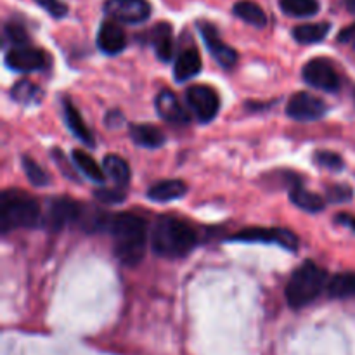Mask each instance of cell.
<instances>
[{
    "mask_svg": "<svg viewBox=\"0 0 355 355\" xmlns=\"http://www.w3.org/2000/svg\"><path fill=\"white\" fill-rule=\"evenodd\" d=\"M328 288V272L312 260H305L300 267L295 269L286 284L288 305L293 309H302L312 304L322 291Z\"/></svg>",
    "mask_w": 355,
    "mask_h": 355,
    "instance_id": "277c9868",
    "label": "cell"
},
{
    "mask_svg": "<svg viewBox=\"0 0 355 355\" xmlns=\"http://www.w3.org/2000/svg\"><path fill=\"white\" fill-rule=\"evenodd\" d=\"M130 137L135 144L142 146V148L156 149L165 144V134L158 127L149 123L130 125Z\"/></svg>",
    "mask_w": 355,
    "mask_h": 355,
    "instance_id": "ffe728a7",
    "label": "cell"
},
{
    "mask_svg": "<svg viewBox=\"0 0 355 355\" xmlns=\"http://www.w3.org/2000/svg\"><path fill=\"white\" fill-rule=\"evenodd\" d=\"M35 2H37L42 9L47 10V12L51 14L52 17H55V19H61V17H64L66 14H68V6H66L62 0H35Z\"/></svg>",
    "mask_w": 355,
    "mask_h": 355,
    "instance_id": "4dcf8cb0",
    "label": "cell"
},
{
    "mask_svg": "<svg viewBox=\"0 0 355 355\" xmlns=\"http://www.w3.org/2000/svg\"><path fill=\"white\" fill-rule=\"evenodd\" d=\"M151 44L155 47L156 58L163 62H168L173 55V33H172V24L162 23L155 24L151 30Z\"/></svg>",
    "mask_w": 355,
    "mask_h": 355,
    "instance_id": "e0dca14e",
    "label": "cell"
},
{
    "mask_svg": "<svg viewBox=\"0 0 355 355\" xmlns=\"http://www.w3.org/2000/svg\"><path fill=\"white\" fill-rule=\"evenodd\" d=\"M342 6L345 7V10H349L350 14L355 16V0H342Z\"/></svg>",
    "mask_w": 355,
    "mask_h": 355,
    "instance_id": "8d00e7d4",
    "label": "cell"
},
{
    "mask_svg": "<svg viewBox=\"0 0 355 355\" xmlns=\"http://www.w3.org/2000/svg\"><path fill=\"white\" fill-rule=\"evenodd\" d=\"M6 64L7 68L17 73H31V71H42V69L49 68L51 64V58L45 51L37 47L28 45H14L9 49L6 54Z\"/></svg>",
    "mask_w": 355,
    "mask_h": 355,
    "instance_id": "52a82bcc",
    "label": "cell"
},
{
    "mask_svg": "<svg viewBox=\"0 0 355 355\" xmlns=\"http://www.w3.org/2000/svg\"><path fill=\"white\" fill-rule=\"evenodd\" d=\"M83 207L71 198H51L47 201V210L42 215V225L51 232L62 231L68 225H80Z\"/></svg>",
    "mask_w": 355,
    "mask_h": 355,
    "instance_id": "5b68a950",
    "label": "cell"
},
{
    "mask_svg": "<svg viewBox=\"0 0 355 355\" xmlns=\"http://www.w3.org/2000/svg\"><path fill=\"white\" fill-rule=\"evenodd\" d=\"M62 113H64V121L66 125H68L69 130H71V134L75 135L78 141H82L83 144L92 148V146L96 144L92 137V132L89 130V127H87L85 121H83L82 114L78 113V110H76L75 104L71 103L69 97H64V99H62Z\"/></svg>",
    "mask_w": 355,
    "mask_h": 355,
    "instance_id": "9a60e30c",
    "label": "cell"
},
{
    "mask_svg": "<svg viewBox=\"0 0 355 355\" xmlns=\"http://www.w3.org/2000/svg\"><path fill=\"white\" fill-rule=\"evenodd\" d=\"M127 193L123 189H99L96 191V198L101 201V203H106V205H114V203H120V201L125 200Z\"/></svg>",
    "mask_w": 355,
    "mask_h": 355,
    "instance_id": "1f68e13d",
    "label": "cell"
},
{
    "mask_svg": "<svg viewBox=\"0 0 355 355\" xmlns=\"http://www.w3.org/2000/svg\"><path fill=\"white\" fill-rule=\"evenodd\" d=\"M198 28H200V33L203 37L205 45L210 51L211 58L218 62V66L229 69L238 62V51L232 49L231 45L225 44L220 38V33H218L217 28L211 23H207V21H200L198 23Z\"/></svg>",
    "mask_w": 355,
    "mask_h": 355,
    "instance_id": "7c38bea8",
    "label": "cell"
},
{
    "mask_svg": "<svg viewBox=\"0 0 355 355\" xmlns=\"http://www.w3.org/2000/svg\"><path fill=\"white\" fill-rule=\"evenodd\" d=\"M71 158L73 163L78 166V170L87 177V179H90L92 182L97 184H103L104 180H106V172H104V168H101L99 163H97L89 153L82 151V149H75V151L71 153Z\"/></svg>",
    "mask_w": 355,
    "mask_h": 355,
    "instance_id": "603a6c76",
    "label": "cell"
},
{
    "mask_svg": "<svg viewBox=\"0 0 355 355\" xmlns=\"http://www.w3.org/2000/svg\"><path fill=\"white\" fill-rule=\"evenodd\" d=\"M328 113V104L311 92H297L288 101L286 114L297 121H315Z\"/></svg>",
    "mask_w": 355,
    "mask_h": 355,
    "instance_id": "8fae6325",
    "label": "cell"
},
{
    "mask_svg": "<svg viewBox=\"0 0 355 355\" xmlns=\"http://www.w3.org/2000/svg\"><path fill=\"white\" fill-rule=\"evenodd\" d=\"M104 12L118 23L141 24L151 17L153 7L149 0H106Z\"/></svg>",
    "mask_w": 355,
    "mask_h": 355,
    "instance_id": "30bf717a",
    "label": "cell"
},
{
    "mask_svg": "<svg viewBox=\"0 0 355 355\" xmlns=\"http://www.w3.org/2000/svg\"><path fill=\"white\" fill-rule=\"evenodd\" d=\"M232 12H234L236 17L255 28H266L267 23H269L266 10L253 0H239V2H236L232 6Z\"/></svg>",
    "mask_w": 355,
    "mask_h": 355,
    "instance_id": "ac0fdd59",
    "label": "cell"
},
{
    "mask_svg": "<svg viewBox=\"0 0 355 355\" xmlns=\"http://www.w3.org/2000/svg\"><path fill=\"white\" fill-rule=\"evenodd\" d=\"M335 222L336 224L343 225V227H349L350 231L355 232V215H350V214H338L335 217Z\"/></svg>",
    "mask_w": 355,
    "mask_h": 355,
    "instance_id": "e575fe53",
    "label": "cell"
},
{
    "mask_svg": "<svg viewBox=\"0 0 355 355\" xmlns=\"http://www.w3.org/2000/svg\"><path fill=\"white\" fill-rule=\"evenodd\" d=\"M23 170L24 173H26L28 180H30L33 186L42 187V186H47V184L51 182L49 173L45 172L40 165H37V162H35L33 158H30V156L26 155L23 156Z\"/></svg>",
    "mask_w": 355,
    "mask_h": 355,
    "instance_id": "83f0119b",
    "label": "cell"
},
{
    "mask_svg": "<svg viewBox=\"0 0 355 355\" xmlns=\"http://www.w3.org/2000/svg\"><path fill=\"white\" fill-rule=\"evenodd\" d=\"M52 158L55 159V162L59 163V166H61L62 173L66 175V179H71V180H76V173L73 172L71 166H69V163L66 162V156L62 155V151L59 148H54L52 149Z\"/></svg>",
    "mask_w": 355,
    "mask_h": 355,
    "instance_id": "836d02e7",
    "label": "cell"
},
{
    "mask_svg": "<svg viewBox=\"0 0 355 355\" xmlns=\"http://www.w3.org/2000/svg\"><path fill=\"white\" fill-rule=\"evenodd\" d=\"M329 30H331V24L328 21H322V23H307L300 24V26L293 28V38L298 44L311 45V44H319V42L324 40L328 37Z\"/></svg>",
    "mask_w": 355,
    "mask_h": 355,
    "instance_id": "7402d4cb",
    "label": "cell"
},
{
    "mask_svg": "<svg viewBox=\"0 0 355 355\" xmlns=\"http://www.w3.org/2000/svg\"><path fill=\"white\" fill-rule=\"evenodd\" d=\"M312 159H314V163L318 166H321V168H326V170H342L343 168V159L342 156L336 155V153L333 151H326V149H319V151L314 153V156H312Z\"/></svg>",
    "mask_w": 355,
    "mask_h": 355,
    "instance_id": "f1b7e54d",
    "label": "cell"
},
{
    "mask_svg": "<svg viewBox=\"0 0 355 355\" xmlns=\"http://www.w3.org/2000/svg\"><path fill=\"white\" fill-rule=\"evenodd\" d=\"M42 222L40 205L23 189H6L0 196V231L2 234L16 229L35 227Z\"/></svg>",
    "mask_w": 355,
    "mask_h": 355,
    "instance_id": "3957f363",
    "label": "cell"
},
{
    "mask_svg": "<svg viewBox=\"0 0 355 355\" xmlns=\"http://www.w3.org/2000/svg\"><path fill=\"white\" fill-rule=\"evenodd\" d=\"M156 111L172 125H189L191 116L172 90H162L156 97Z\"/></svg>",
    "mask_w": 355,
    "mask_h": 355,
    "instance_id": "5bb4252c",
    "label": "cell"
},
{
    "mask_svg": "<svg viewBox=\"0 0 355 355\" xmlns=\"http://www.w3.org/2000/svg\"><path fill=\"white\" fill-rule=\"evenodd\" d=\"M229 241L241 243H266V245H277L288 252L298 250V236L293 231L281 227H250L236 232L229 238Z\"/></svg>",
    "mask_w": 355,
    "mask_h": 355,
    "instance_id": "8992f818",
    "label": "cell"
},
{
    "mask_svg": "<svg viewBox=\"0 0 355 355\" xmlns=\"http://www.w3.org/2000/svg\"><path fill=\"white\" fill-rule=\"evenodd\" d=\"M97 45L107 55L120 54L127 47V35H125L123 28L118 24V21L110 19L101 24L99 31H97Z\"/></svg>",
    "mask_w": 355,
    "mask_h": 355,
    "instance_id": "4fadbf2b",
    "label": "cell"
},
{
    "mask_svg": "<svg viewBox=\"0 0 355 355\" xmlns=\"http://www.w3.org/2000/svg\"><path fill=\"white\" fill-rule=\"evenodd\" d=\"M302 78L311 87L324 90V92H338L342 85L335 64L326 58L311 59L302 69Z\"/></svg>",
    "mask_w": 355,
    "mask_h": 355,
    "instance_id": "ba28073f",
    "label": "cell"
},
{
    "mask_svg": "<svg viewBox=\"0 0 355 355\" xmlns=\"http://www.w3.org/2000/svg\"><path fill=\"white\" fill-rule=\"evenodd\" d=\"M279 7L286 16L312 17L319 12V0H279Z\"/></svg>",
    "mask_w": 355,
    "mask_h": 355,
    "instance_id": "4316f807",
    "label": "cell"
},
{
    "mask_svg": "<svg viewBox=\"0 0 355 355\" xmlns=\"http://www.w3.org/2000/svg\"><path fill=\"white\" fill-rule=\"evenodd\" d=\"M352 194V189L349 186H333L328 191V200L333 203H342V201L350 200Z\"/></svg>",
    "mask_w": 355,
    "mask_h": 355,
    "instance_id": "d6a6232c",
    "label": "cell"
},
{
    "mask_svg": "<svg viewBox=\"0 0 355 355\" xmlns=\"http://www.w3.org/2000/svg\"><path fill=\"white\" fill-rule=\"evenodd\" d=\"M201 66H203V61H201L198 49H184L179 54V58H177L175 66H173V75H175L179 82H186V80H191L201 71Z\"/></svg>",
    "mask_w": 355,
    "mask_h": 355,
    "instance_id": "2e32d148",
    "label": "cell"
},
{
    "mask_svg": "<svg viewBox=\"0 0 355 355\" xmlns=\"http://www.w3.org/2000/svg\"><path fill=\"white\" fill-rule=\"evenodd\" d=\"M290 200L293 201L298 208H302V210H305V211H311V214L324 210V207H326L324 200H322L319 194H314V193H311V191L304 189L300 184H297V186L291 187Z\"/></svg>",
    "mask_w": 355,
    "mask_h": 355,
    "instance_id": "d4e9b609",
    "label": "cell"
},
{
    "mask_svg": "<svg viewBox=\"0 0 355 355\" xmlns=\"http://www.w3.org/2000/svg\"><path fill=\"white\" fill-rule=\"evenodd\" d=\"M355 40V23L350 24V26L343 28L342 31L338 33V42L345 44V42H352Z\"/></svg>",
    "mask_w": 355,
    "mask_h": 355,
    "instance_id": "d590c367",
    "label": "cell"
},
{
    "mask_svg": "<svg viewBox=\"0 0 355 355\" xmlns=\"http://www.w3.org/2000/svg\"><path fill=\"white\" fill-rule=\"evenodd\" d=\"M187 104L200 123H210L220 111V97L208 85H193L186 92Z\"/></svg>",
    "mask_w": 355,
    "mask_h": 355,
    "instance_id": "9c48e42d",
    "label": "cell"
},
{
    "mask_svg": "<svg viewBox=\"0 0 355 355\" xmlns=\"http://www.w3.org/2000/svg\"><path fill=\"white\" fill-rule=\"evenodd\" d=\"M198 245V232L189 222L177 217H162L153 225V252L163 259H182Z\"/></svg>",
    "mask_w": 355,
    "mask_h": 355,
    "instance_id": "7a4b0ae2",
    "label": "cell"
},
{
    "mask_svg": "<svg viewBox=\"0 0 355 355\" xmlns=\"http://www.w3.org/2000/svg\"><path fill=\"white\" fill-rule=\"evenodd\" d=\"M326 293L329 298L355 297V272H340L328 281Z\"/></svg>",
    "mask_w": 355,
    "mask_h": 355,
    "instance_id": "cb8c5ba5",
    "label": "cell"
},
{
    "mask_svg": "<svg viewBox=\"0 0 355 355\" xmlns=\"http://www.w3.org/2000/svg\"><path fill=\"white\" fill-rule=\"evenodd\" d=\"M186 193H187L186 182L172 179V180H162V182L149 187L148 198L153 201H158V203H165V201L179 200V198H182Z\"/></svg>",
    "mask_w": 355,
    "mask_h": 355,
    "instance_id": "d6986e66",
    "label": "cell"
},
{
    "mask_svg": "<svg viewBox=\"0 0 355 355\" xmlns=\"http://www.w3.org/2000/svg\"><path fill=\"white\" fill-rule=\"evenodd\" d=\"M103 168L106 172V177H110L114 186L120 189H125L130 182V166L118 155H107L103 162Z\"/></svg>",
    "mask_w": 355,
    "mask_h": 355,
    "instance_id": "44dd1931",
    "label": "cell"
},
{
    "mask_svg": "<svg viewBox=\"0 0 355 355\" xmlns=\"http://www.w3.org/2000/svg\"><path fill=\"white\" fill-rule=\"evenodd\" d=\"M3 35H6L7 40L14 45H28L30 44V35H28V31L24 30L23 24L19 23H14V21H10V23L6 24V28H3Z\"/></svg>",
    "mask_w": 355,
    "mask_h": 355,
    "instance_id": "f546056e",
    "label": "cell"
},
{
    "mask_svg": "<svg viewBox=\"0 0 355 355\" xmlns=\"http://www.w3.org/2000/svg\"><path fill=\"white\" fill-rule=\"evenodd\" d=\"M10 97H12L16 103L23 104V106H33L38 104L44 97V92L40 90V87L35 85L30 80H19L16 85L10 89Z\"/></svg>",
    "mask_w": 355,
    "mask_h": 355,
    "instance_id": "484cf974",
    "label": "cell"
},
{
    "mask_svg": "<svg viewBox=\"0 0 355 355\" xmlns=\"http://www.w3.org/2000/svg\"><path fill=\"white\" fill-rule=\"evenodd\" d=\"M107 232L113 236L114 255L128 267L137 266L146 252L148 222L134 214L111 215Z\"/></svg>",
    "mask_w": 355,
    "mask_h": 355,
    "instance_id": "6da1fadb",
    "label": "cell"
}]
</instances>
